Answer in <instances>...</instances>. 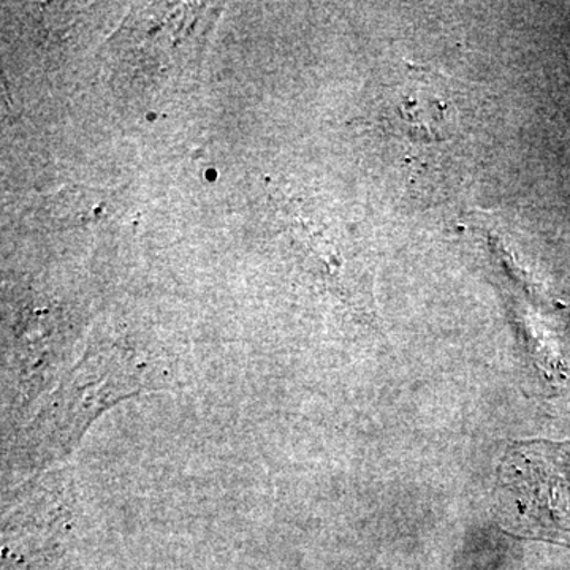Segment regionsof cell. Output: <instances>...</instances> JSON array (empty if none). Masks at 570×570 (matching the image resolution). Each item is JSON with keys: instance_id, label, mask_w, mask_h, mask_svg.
<instances>
[{"instance_id": "cell-2", "label": "cell", "mask_w": 570, "mask_h": 570, "mask_svg": "<svg viewBox=\"0 0 570 570\" xmlns=\"http://www.w3.org/2000/svg\"><path fill=\"white\" fill-rule=\"evenodd\" d=\"M498 491L501 513L519 534L570 543V441L510 445Z\"/></svg>"}, {"instance_id": "cell-1", "label": "cell", "mask_w": 570, "mask_h": 570, "mask_svg": "<svg viewBox=\"0 0 570 570\" xmlns=\"http://www.w3.org/2000/svg\"><path fill=\"white\" fill-rule=\"evenodd\" d=\"M146 389H157L137 367L86 358L56 390L22 436L21 452L33 469L70 455L94 420L112 404Z\"/></svg>"}]
</instances>
